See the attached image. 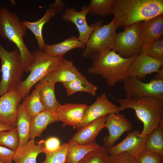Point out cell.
<instances>
[{"label": "cell", "mask_w": 163, "mask_h": 163, "mask_svg": "<svg viewBox=\"0 0 163 163\" xmlns=\"http://www.w3.org/2000/svg\"><path fill=\"white\" fill-rule=\"evenodd\" d=\"M22 99L16 91L8 92L0 97V121L16 127L18 106Z\"/></svg>", "instance_id": "cell-15"}, {"label": "cell", "mask_w": 163, "mask_h": 163, "mask_svg": "<svg viewBox=\"0 0 163 163\" xmlns=\"http://www.w3.org/2000/svg\"><path fill=\"white\" fill-rule=\"evenodd\" d=\"M60 146V142L57 137H50L43 142V153L45 154L56 151Z\"/></svg>", "instance_id": "cell-37"}, {"label": "cell", "mask_w": 163, "mask_h": 163, "mask_svg": "<svg viewBox=\"0 0 163 163\" xmlns=\"http://www.w3.org/2000/svg\"><path fill=\"white\" fill-rule=\"evenodd\" d=\"M65 4L62 0H56L53 3L49 6V8L54 11L56 13L59 14L65 9Z\"/></svg>", "instance_id": "cell-39"}, {"label": "cell", "mask_w": 163, "mask_h": 163, "mask_svg": "<svg viewBox=\"0 0 163 163\" xmlns=\"http://www.w3.org/2000/svg\"><path fill=\"white\" fill-rule=\"evenodd\" d=\"M56 13L53 10L49 8L47 9L43 16L40 19L34 22L26 21L22 22L27 29L30 30L34 34L39 49L43 51L46 44L45 43L42 34L43 26L49 22L51 18L55 16Z\"/></svg>", "instance_id": "cell-24"}, {"label": "cell", "mask_w": 163, "mask_h": 163, "mask_svg": "<svg viewBox=\"0 0 163 163\" xmlns=\"http://www.w3.org/2000/svg\"><path fill=\"white\" fill-rule=\"evenodd\" d=\"M82 74L71 60L64 58L59 65L43 80L55 84L57 82L64 84L74 80Z\"/></svg>", "instance_id": "cell-18"}, {"label": "cell", "mask_w": 163, "mask_h": 163, "mask_svg": "<svg viewBox=\"0 0 163 163\" xmlns=\"http://www.w3.org/2000/svg\"><path fill=\"white\" fill-rule=\"evenodd\" d=\"M88 12L87 6L83 5L80 11L73 8H65L61 15L64 21L71 22L75 26L78 32V39L85 44L94 29L93 24L89 25L87 22Z\"/></svg>", "instance_id": "cell-12"}, {"label": "cell", "mask_w": 163, "mask_h": 163, "mask_svg": "<svg viewBox=\"0 0 163 163\" xmlns=\"http://www.w3.org/2000/svg\"><path fill=\"white\" fill-rule=\"evenodd\" d=\"M55 84L43 80L37 84L39 87L41 101L46 110L56 113L61 104L57 101L55 94Z\"/></svg>", "instance_id": "cell-23"}, {"label": "cell", "mask_w": 163, "mask_h": 163, "mask_svg": "<svg viewBox=\"0 0 163 163\" xmlns=\"http://www.w3.org/2000/svg\"><path fill=\"white\" fill-rule=\"evenodd\" d=\"M108 155L107 148L101 146L97 149L88 153L78 163H107Z\"/></svg>", "instance_id": "cell-32"}, {"label": "cell", "mask_w": 163, "mask_h": 163, "mask_svg": "<svg viewBox=\"0 0 163 163\" xmlns=\"http://www.w3.org/2000/svg\"><path fill=\"white\" fill-rule=\"evenodd\" d=\"M59 120L56 113L44 110L31 118L30 139L40 137L42 132L49 124L58 121Z\"/></svg>", "instance_id": "cell-21"}, {"label": "cell", "mask_w": 163, "mask_h": 163, "mask_svg": "<svg viewBox=\"0 0 163 163\" xmlns=\"http://www.w3.org/2000/svg\"><path fill=\"white\" fill-rule=\"evenodd\" d=\"M107 163H137L136 158L127 152L111 155H109Z\"/></svg>", "instance_id": "cell-36"}, {"label": "cell", "mask_w": 163, "mask_h": 163, "mask_svg": "<svg viewBox=\"0 0 163 163\" xmlns=\"http://www.w3.org/2000/svg\"><path fill=\"white\" fill-rule=\"evenodd\" d=\"M101 146L96 142L82 145L69 144L66 161L67 163H78L88 153Z\"/></svg>", "instance_id": "cell-27"}, {"label": "cell", "mask_w": 163, "mask_h": 163, "mask_svg": "<svg viewBox=\"0 0 163 163\" xmlns=\"http://www.w3.org/2000/svg\"><path fill=\"white\" fill-rule=\"evenodd\" d=\"M113 14L117 28H126L163 14V0H115Z\"/></svg>", "instance_id": "cell-1"}, {"label": "cell", "mask_w": 163, "mask_h": 163, "mask_svg": "<svg viewBox=\"0 0 163 163\" xmlns=\"http://www.w3.org/2000/svg\"><path fill=\"white\" fill-rule=\"evenodd\" d=\"M122 111L119 107L113 104L106 94L102 93L92 104L88 106L84 113L81 121L76 128L78 131L87 125L104 116L112 113H119Z\"/></svg>", "instance_id": "cell-10"}, {"label": "cell", "mask_w": 163, "mask_h": 163, "mask_svg": "<svg viewBox=\"0 0 163 163\" xmlns=\"http://www.w3.org/2000/svg\"><path fill=\"white\" fill-rule=\"evenodd\" d=\"M133 127L131 122L123 114L112 113L107 115L105 128L107 129L109 135L103 138L104 146L107 149L112 147L123 133L131 130Z\"/></svg>", "instance_id": "cell-11"}, {"label": "cell", "mask_w": 163, "mask_h": 163, "mask_svg": "<svg viewBox=\"0 0 163 163\" xmlns=\"http://www.w3.org/2000/svg\"><path fill=\"white\" fill-rule=\"evenodd\" d=\"M32 54L34 61L29 69L30 73L26 79L21 81L16 90L22 99L28 95L35 84L56 69L64 59L63 57L49 55L39 49Z\"/></svg>", "instance_id": "cell-5"}, {"label": "cell", "mask_w": 163, "mask_h": 163, "mask_svg": "<svg viewBox=\"0 0 163 163\" xmlns=\"http://www.w3.org/2000/svg\"><path fill=\"white\" fill-rule=\"evenodd\" d=\"M88 106L85 104L66 103L61 104L56 113L63 127L70 126L75 129L80 124Z\"/></svg>", "instance_id": "cell-17"}, {"label": "cell", "mask_w": 163, "mask_h": 163, "mask_svg": "<svg viewBox=\"0 0 163 163\" xmlns=\"http://www.w3.org/2000/svg\"><path fill=\"white\" fill-rule=\"evenodd\" d=\"M121 110L131 109L143 123L141 135H149L160 124L163 123V100L152 96L139 99H117Z\"/></svg>", "instance_id": "cell-3"}, {"label": "cell", "mask_w": 163, "mask_h": 163, "mask_svg": "<svg viewBox=\"0 0 163 163\" xmlns=\"http://www.w3.org/2000/svg\"><path fill=\"white\" fill-rule=\"evenodd\" d=\"M27 30L16 14L6 8L0 9V36L16 46L24 64L25 72L27 73L34 58L24 41Z\"/></svg>", "instance_id": "cell-4"}, {"label": "cell", "mask_w": 163, "mask_h": 163, "mask_svg": "<svg viewBox=\"0 0 163 163\" xmlns=\"http://www.w3.org/2000/svg\"><path fill=\"white\" fill-rule=\"evenodd\" d=\"M44 140L36 144L35 139H30L23 147L15 151L13 158L15 163H37L38 155L43 153Z\"/></svg>", "instance_id": "cell-20"}, {"label": "cell", "mask_w": 163, "mask_h": 163, "mask_svg": "<svg viewBox=\"0 0 163 163\" xmlns=\"http://www.w3.org/2000/svg\"><path fill=\"white\" fill-rule=\"evenodd\" d=\"M163 14L142 22L140 35L141 45L163 39Z\"/></svg>", "instance_id": "cell-19"}, {"label": "cell", "mask_w": 163, "mask_h": 163, "mask_svg": "<svg viewBox=\"0 0 163 163\" xmlns=\"http://www.w3.org/2000/svg\"><path fill=\"white\" fill-rule=\"evenodd\" d=\"M62 85L68 96H70L78 92H86L94 96L96 95L97 87L90 82L85 76L82 74L74 80L62 84Z\"/></svg>", "instance_id": "cell-26"}, {"label": "cell", "mask_w": 163, "mask_h": 163, "mask_svg": "<svg viewBox=\"0 0 163 163\" xmlns=\"http://www.w3.org/2000/svg\"><path fill=\"white\" fill-rule=\"evenodd\" d=\"M14 128L15 127L8 125L0 121V131H8L11 130Z\"/></svg>", "instance_id": "cell-40"}, {"label": "cell", "mask_w": 163, "mask_h": 163, "mask_svg": "<svg viewBox=\"0 0 163 163\" xmlns=\"http://www.w3.org/2000/svg\"><path fill=\"white\" fill-rule=\"evenodd\" d=\"M64 163H67V162L66 161Z\"/></svg>", "instance_id": "cell-42"}, {"label": "cell", "mask_w": 163, "mask_h": 163, "mask_svg": "<svg viewBox=\"0 0 163 163\" xmlns=\"http://www.w3.org/2000/svg\"><path fill=\"white\" fill-rule=\"evenodd\" d=\"M126 98L137 99L152 96L163 100V79L153 78L148 83L128 77L123 82Z\"/></svg>", "instance_id": "cell-9"}, {"label": "cell", "mask_w": 163, "mask_h": 163, "mask_svg": "<svg viewBox=\"0 0 163 163\" xmlns=\"http://www.w3.org/2000/svg\"><path fill=\"white\" fill-rule=\"evenodd\" d=\"M15 151L0 145V162L12 163Z\"/></svg>", "instance_id": "cell-38"}, {"label": "cell", "mask_w": 163, "mask_h": 163, "mask_svg": "<svg viewBox=\"0 0 163 163\" xmlns=\"http://www.w3.org/2000/svg\"><path fill=\"white\" fill-rule=\"evenodd\" d=\"M103 22L102 20H99L93 24V30L82 54L84 58H91L98 53L114 49L117 28L116 21L113 18L107 24L103 25Z\"/></svg>", "instance_id": "cell-7"}, {"label": "cell", "mask_w": 163, "mask_h": 163, "mask_svg": "<svg viewBox=\"0 0 163 163\" xmlns=\"http://www.w3.org/2000/svg\"><path fill=\"white\" fill-rule=\"evenodd\" d=\"M86 44L75 36H72L64 41L52 45L46 44L43 51L53 56L63 57L69 51L76 48H85Z\"/></svg>", "instance_id": "cell-22"}, {"label": "cell", "mask_w": 163, "mask_h": 163, "mask_svg": "<svg viewBox=\"0 0 163 163\" xmlns=\"http://www.w3.org/2000/svg\"><path fill=\"white\" fill-rule=\"evenodd\" d=\"M141 53L152 58L163 60V39L142 45Z\"/></svg>", "instance_id": "cell-33"}, {"label": "cell", "mask_w": 163, "mask_h": 163, "mask_svg": "<svg viewBox=\"0 0 163 163\" xmlns=\"http://www.w3.org/2000/svg\"><path fill=\"white\" fill-rule=\"evenodd\" d=\"M145 149L155 152L163 156V123L160 124L149 135Z\"/></svg>", "instance_id": "cell-30"}, {"label": "cell", "mask_w": 163, "mask_h": 163, "mask_svg": "<svg viewBox=\"0 0 163 163\" xmlns=\"http://www.w3.org/2000/svg\"><path fill=\"white\" fill-rule=\"evenodd\" d=\"M137 163H163V156L158 153L145 149L136 158Z\"/></svg>", "instance_id": "cell-35"}, {"label": "cell", "mask_w": 163, "mask_h": 163, "mask_svg": "<svg viewBox=\"0 0 163 163\" xmlns=\"http://www.w3.org/2000/svg\"><path fill=\"white\" fill-rule=\"evenodd\" d=\"M19 144V137L16 127L8 131H0V145H4L15 151Z\"/></svg>", "instance_id": "cell-31"}, {"label": "cell", "mask_w": 163, "mask_h": 163, "mask_svg": "<svg viewBox=\"0 0 163 163\" xmlns=\"http://www.w3.org/2000/svg\"><path fill=\"white\" fill-rule=\"evenodd\" d=\"M154 78L163 79V65L161 66Z\"/></svg>", "instance_id": "cell-41"}, {"label": "cell", "mask_w": 163, "mask_h": 163, "mask_svg": "<svg viewBox=\"0 0 163 163\" xmlns=\"http://www.w3.org/2000/svg\"><path fill=\"white\" fill-rule=\"evenodd\" d=\"M31 118L22 103L18 106L16 127L19 137L18 148L24 145L30 139Z\"/></svg>", "instance_id": "cell-25"}, {"label": "cell", "mask_w": 163, "mask_h": 163, "mask_svg": "<svg viewBox=\"0 0 163 163\" xmlns=\"http://www.w3.org/2000/svg\"><path fill=\"white\" fill-rule=\"evenodd\" d=\"M22 103L26 111L31 118L40 112L46 110L40 99L39 87L37 85L30 95H28Z\"/></svg>", "instance_id": "cell-29"}, {"label": "cell", "mask_w": 163, "mask_h": 163, "mask_svg": "<svg viewBox=\"0 0 163 163\" xmlns=\"http://www.w3.org/2000/svg\"><path fill=\"white\" fill-rule=\"evenodd\" d=\"M69 145L68 143H63L56 151L46 153L44 160L40 163H64Z\"/></svg>", "instance_id": "cell-34"}, {"label": "cell", "mask_w": 163, "mask_h": 163, "mask_svg": "<svg viewBox=\"0 0 163 163\" xmlns=\"http://www.w3.org/2000/svg\"><path fill=\"white\" fill-rule=\"evenodd\" d=\"M136 57L125 58L113 50H106L91 57L92 64L87 72L90 74L100 76L108 86L113 87L128 77V68Z\"/></svg>", "instance_id": "cell-2"}, {"label": "cell", "mask_w": 163, "mask_h": 163, "mask_svg": "<svg viewBox=\"0 0 163 163\" xmlns=\"http://www.w3.org/2000/svg\"><path fill=\"white\" fill-rule=\"evenodd\" d=\"M107 115L101 117L91 122L77 132L68 141L69 145H87L96 143V138L105 128Z\"/></svg>", "instance_id": "cell-16"}, {"label": "cell", "mask_w": 163, "mask_h": 163, "mask_svg": "<svg viewBox=\"0 0 163 163\" xmlns=\"http://www.w3.org/2000/svg\"><path fill=\"white\" fill-rule=\"evenodd\" d=\"M115 0H90L88 14L102 17L113 14Z\"/></svg>", "instance_id": "cell-28"}, {"label": "cell", "mask_w": 163, "mask_h": 163, "mask_svg": "<svg viewBox=\"0 0 163 163\" xmlns=\"http://www.w3.org/2000/svg\"><path fill=\"white\" fill-rule=\"evenodd\" d=\"M0 163H1V162H0Z\"/></svg>", "instance_id": "cell-43"}, {"label": "cell", "mask_w": 163, "mask_h": 163, "mask_svg": "<svg viewBox=\"0 0 163 163\" xmlns=\"http://www.w3.org/2000/svg\"><path fill=\"white\" fill-rule=\"evenodd\" d=\"M163 65V60L150 57L142 53L136 56L128 69L129 77L142 81L148 75L157 73Z\"/></svg>", "instance_id": "cell-13"}, {"label": "cell", "mask_w": 163, "mask_h": 163, "mask_svg": "<svg viewBox=\"0 0 163 163\" xmlns=\"http://www.w3.org/2000/svg\"><path fill=\"white\" fill-rule=\"evenodd\" d=\"M149 135L142 136L138 130L129 133L126 138L117 145L107 149L109 155H115L127 152L136 158L145 149L146 140Z\"/></svg>", "instance_id": "cell-14"}, {"label": "cell", "mask_w": 163, "mask_h": 163, "mask_svg": "<svg viewBox=\"0 0 163 163\" xmlns=\"http://www.w3.org/2000/svg\"><path fill=\"white\" fill-rule=\"evenodd\" d=\"M0 59L2 62V79L0 97L6 93L16 91L25 72V68L18 49L9 51L0 41Z\"/></svg>", "instance_id": "cell-6"}, {"label": "cell", "mask_w": 163, "mask_h": 163, "mask_svg": "<svg viewBox=\"0 0 163 163\" xmlns=\"http://www.w3.org/2000/svg\"><path fill=\"white\" fill-rule=\"evenodd\" d=\"M142 22L135 23L116 34L113 50L122 57L129 58L141 53L140 35Z\"/></svg>", "instance_id": "cell-8"}]
</instances>
